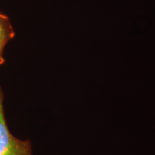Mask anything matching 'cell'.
<instances>
[{
  "label": "cell",
  "mask_w": 155,
  "mask_h": 155,
  "mask_svg": "<svg viewBox=\"0 0 155 155\" xmlns=\"http://www.w3.org/2000/svg\"><path fill=\"white\" fill-rule=\"evenodd\" d=\"M15 35V32L9 17L0 12V65L5 61L4 51L6 46Z\"/></svg>",
  "instance_id": "2"
},
{
  "label": "cell",
  "mask_w": 155,
  "mask_h": 155,
  "mask_svg": "<svg viewBox=\"0 0 155 155\" xmlns=\"http://www.w3.org/2000/svg\"><path fill=\"white\" fill-rule=\"evenodd\" d=\"M5 95L0 86V155H33L29 140H21L9 131L4 111Z\"/></svg>",
  "instance_id": "1"
}]
</instances>
